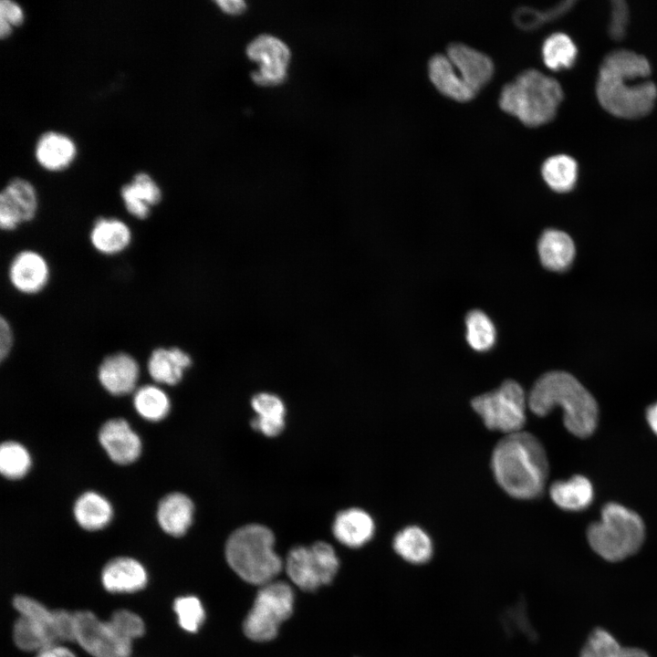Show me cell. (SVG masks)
Wrapping results in <instances>:
<instances>
[{
	"label": "cell",
	"mask_w": 657,
	"mask_h": 657,
	"mask_svg": "<svg viewBox=\"0 0 657 657\" xmlns=\"http://www.w3.org/2000/svg\"><path fill=\"white\" fill-rule=\"evenodd\" d=\"M651 65L642 55L614 50L603 59L596 85L601 107L615 117L637 119L647 115L657 99V87L646 79Z\"/></svg>",
	"instance_id": "cell-1"
},
{
	"label": "cell",
	"mask_w": 657,
	"mask_h": 657,
	"mask_svg": "<svg viewBox=\"0 0 657 657\" xmlns=\"http://www.w3.org/2000/svg\"><path fill=\"white\" fill-rule=\"evenodd\" d=\"M246 54L250 59L259 63V69L251 74L256 84L274 86L285 80L290 50L279 38L261 35L249 43Z\"/></svg>",
	"instance_id": "cell-11"
},
{
	"label": "cell",
	"mask_w": 657,
	"mask_h": 657,
	"mask_svg": "<svg viewBox=\"0 0 657 657\" xmlns=\"http://www.w3.org/2000/svg\"><path fill=\"white\" fill-rule=\"evenodd\" d=\"M14 345V333L9 321L5 318H0V359L4 360L8 357Z\"/></svg>",
	"instance_id": "cell-42"
},
{
	"label": "cell",
	"mask_w": 657,
	"mask_h": 657,
	"mask_svg": "<svg viewBox=\"0 0 657 657\" xmlns=\"http://www.w3.org/2000/svg\"><path fill=\"white\" fill-rule=\"evenodd\" d=\"M513 20L516 25L524 30H532L548 22L545 11H539L529 6H520L515 12Z\"/></svg>",
	"instance_id": "cell-40"
},
{
	"label": "cell",
	"mask_w": 657,
	"mask_h": 657,
	"mask_svg": "<svg viewBox=\"0 0 657 657\" xmlns=\"http://www.w3.org/2000/svg\"><path fill=\"white\" fill-rule=\"evenodd\" d=\"M73 515L82 528L95 531L105 527L110 522L113 509L111 504L103 495L88 491L76 500Z\"/></svg>",
	"instance_id": "cell-27"
},
{
	"label": "cell",
	"mask_w": 657,
	"mask_h": 657,
	"mask_svg": "<svg viewBox=\"0 0 657 657\" xmlns=\"http://www.w3.org/2000/svg\"><path fill=\"white\" fill-rule=\"evenodd\" d=\"M117 631L130 641L141 637L145 632L143 620L136 613L128 610L114 611L109 620Z\"/></svg>",
	"instance_id": "cell-38"
},
{
	"label": "cell",
	"mask_w": 657,
	"mask_h": 657,
	"mask_svg": "<svg viewBox=\"0 0 657 657\" xmlns=\"http://www.w3.org/2000/svg\"><path fill=\"white\" fill-rule=\"evenodd\" d=\"M216 4L226 14L239 15L246 7L245 3L241 0H218Z\"/></svg>",
	"instance_id": "cell-44"
},
{
	"label": "cell",
	"mask_w": 657,
	"mask_h": 657,
	"mask_svg": "<svg viewBox=\"0 0 657 657\" xmlns=\"http://www.w3.org/2000/svg\"><path fill=\"white\" fill-rule=\"evenodd\" d=\"M629 17V7L625 1H611L609 34L612 39L621 40L625 36Z\"/></svg>",
	"instance_id": "cell-39"
},
{
	"label": "cell",
	"mask_w": 657,
	"mask_h": 657,
	"mask_svg": "<svg viewBox=\"0 0 657 657\" xmlns=\"http://www.w3.org/2000/svg\"><path fill=\"white\" fill-rule=\"evenodd\" d=\"M293 607L294 592L288 584L271 581L263 585L244 620L245 636L255 641L274 639L280 624L291 616Z\"/></svg>",
	"instance_id": "cell-7"
},
{
	"label": "cell",
	"mask_w": 657,
	"mask_h": 657,
	"mask_svg": "<svg viewBox=\"0 0 657 657\" xmlns=\"http://www.w3.org/2000/svg\"><path fill=\"white\" fill-rule=\"evenodd\" d=\"M120 196L128 213L144 220L151 214V207L158 204L162 192L157 183L145 172L137 173L130 183L123 185Z\"/></svg>",
	"instance_id": "cell-23"
},
{
	"label": "cell",
	"mask_w": 657,
	"mask_h": 657,
	"mask_svg": "<svg viewBox=\"0 0 657 657\" xmlns=\"http://www.w3.org/2000/svg\"><path fill=\"white\" fill-rule=\"evenodd\" d=\"M549 495L554 504L561 509L581 511L592 503L594 490L587 477L577 474L568 480L553 483Z\"/></svg>",
	"instance_id": "cell-26"
},
{
	"label": "cell",
	"mask_w": 657,
	"mask_h": 657,
	"mask_svg": "<svg viewBox=\"0 0 657 657\" xmlns=\"http://www.w3.org/2000/svg\"><path fill=\"white\" fill-rule=\"evenodd\" d=\"M36 657H76L67 647L53 644L37 652Z\"/></svg>",
	"instance_id": "cell-43"
},
{
	"label": "cell",
	"mask_w": 657,
	"mask_h": 657,
	"mask_svg": "<svg viewBox=\"0 0 657 657\" xmlns=\"http://www.w3.org/2000/svg\"><path fill=\"white\" fill-rule=\"evenodd\" d=\"M193 363L188 352L179 347H159L149 356L147 369L157 383L176 385Z\"/></svg>",
	"instance_id": "cell-18"
},
{
	"label": "cell",
	"mask_w": 657,
	"mask_h": 657,
	"mask_svg": "<svg viewBox=\"0 0 657 657\" xmlns=\"http://www.w3.org/2000/svg\"><path fill=\"white\" fill-rule=\"evenodd\" d=\"M393 549L407 562L423 564L431 559L433 545L430 536L422 527L409 526L395 535Z\"/></svg>",
	"instance_id": "cell-29"
},
{
	"label": "cell",
	"mask_w": 657,
	"mask_h": 657,
	"mask_svg": "<svg viewBox=\"0 0 657 657\" xmlns=\"http://www.w3.org/2000/svg\"><path fill=\"white\" fill-rule=\"evenodd\" d=\"M13 639L20 650L26 652H38L57 642L48 625L24 616H20L14 624Z\"/></svg>",
	"instance_id": "cell-30"
},
{
	"label": "cell",
	"mask_w": 657,
	"mask_h": 657,
	"mask_svg": "<svg viewBox=\"0 0 657 657\" xmlns=\"http://www.w3.org/2000/svg\"><path fill=\"white\" fill-rule=\"evenodd\" d=\"M256 417L251 421L255 431L266 436L278 435L285 427L286 407L283 401L276 394L260 392L251 400Z\"/></svg>",
	"instance_id": "cell-25"
},
{
	"label": "cell",
	"mask_w": 657,
	"mask_h": 657,
	"mask_svg": "<svg viewBox=\"0 0 657 657\" xmlns=\"http://www.w3.org/2000/svg\"><path fill=\"white\" fill-rule=\"evenodd\" d=\"M527 405L537 416H545L559 406L565 427L579 438L590 436L598 425L596 400L575 377L565 371L543 374L532 387Z\"/></svg>",
	"instance_id": "cell-3"
},
{
	"label": "cell",
	"mask_w": 657,
	"mask_h": 657,
	"mask_svg": "<svg viewBox=\"0 0 657 657\" xmlns=\"http://www.w3.org/2000/svg\"><path fill=\"white\" fill-rule=\"evenodd\" d=\"M180 627L188 632H196L205 620V611L200 600L195 596H182L173 602Z\"/></svg>",
	"instance_id": "cell-37"
},
{
	"label": "cell",
	"mask_w": 657,
	"mask_h": 657,
	"mask_svg": "<svg viewBox=\"0 0 657 657\" xmlns=\"http://www.w3.org/2000/svg\"><path fill=\"white\" fill-rule=\"evenodd\" d=\"M374 531L373 518L360 508L340 511L332 525L336 539L349 548L362 547L372 538Z\"/></svg>",
	"instance_id": "cell-20"
},
{
	"label": "cell",
	"mask_w": 657,
	"mask_h": 657,
	"mask_svg": "<svg viewBox=\"0 0 657 657\" xmlns=\"http://www.w3.org/2000/svg\"><path fill=\"white\" fill-rule=\"evenodd\" d=\"M140 376L137 360L129 353L116 352L107 356L98 369L101 386L110 394L124 395L133 391Z\"/></svg>",
	"instance_id": "cell-16"
},
{
	"label": "cell",
	"mask_w": 657,
	"mask_h": 657,
	"mask_svg": "<svg viewBox=\"0 0 657 657\" xmlns=\"http://www.w3.org/2000/svg\"><path fill=\"white\" fill-rule=\"evenodd\" d=\"M23 21V11L21 7L11 0H1L0 2V22L12 26H18Z\"/></svg>",
	"instance_id": "cell-41"
},
{
	"label": "cell",
	"mask_w": 657,
	"mask_h": 657,
	"mask_svg": "<svg viewBox=\"0 0 657 657\" xmlns=\"http://www.w3.org/2000/svg\"><path fill=\"white\" fill-rule=\"evenodd\" d=\"M542 58L545 65L554 71L569 68L577 57V47L564 33H553L543 42Z\"/></svg>",
	"instance_id": "cell-33"
},
{
	"label": "cell",
	"mask_w": 657,
	"mask_h": 657,
	"mask_svg": "<svg viewBox=\"0 0 657 657\" xmlns=\"http://www.w3.org/2000/svg\"><path fill=\"white\" fill-rule=\"evenodd\" d=\"M50 278L47 259L31 249L16 253L8 266V279L17 292L36 295L44 290Z\"/></svg>",
	"instance_id": "cell-13"
},
{
	"label": "cell",
	"mask_w": 657,
	"mask_h": 657,
	"mask_svg": "<svg viewBox=\"0 0 657 657\" xmlns=\"http://www.w3.org/2000/svg\"><path fill=\"white\" fill-rule=\"evenodd\" d=\"M466 341L476 351H487L495 343L496 330L490 318L483 311L474 309L465 318Z\"/></svg>",
	"instance_id": "cell-34"
},
{
	"label": "cell",
	"mask_w": 657,
	"mask_h": 657,
	"mask_svg": "<svg viewBox=\"0 0 657 657\" xmlns=\"http://www.w3.org/2000/svg\"><path fill=\"white\" fill-rule=\"evenodd\" d=\"M99 441L108 456L116 464H129L141 453V441L122 418L107 421L99 432Z\"/></svg>",
	"instance_id": "cell-14"
},
{
	"label": "cell",
	"mask_w": 657,
	"mask_h": 657,
	"mask_svg": "<svg viewBox=\"0 0 657 657\" xmlns=\"http://www.w3.org/2000/svg\"><path fill=\"white\" fill-rule=\"evenodd\" d=\"M76 148L73 141L66 135L48 131L37 141L36 157L44 168L57 171L67 167L73 160Z\"/></svg>",
	"instance_id": "cell-28"
},
{
	"label": "cell",
	"mask_w": 657,
	"mask_h": 657,
	"mask_svg": "<svg viewBox=\"0 0 657 657\" xmlns=\"http://www.w3.org/2000/svg\"><path fill=\"white\" fill-rule=\"evenodd\" d=\"M471 404L490 430L511 434L526 422L527 398L516 381H505L497 389L474 397Z\"/></svg>",
	"instance_id": "cell-8"
},
{
	"label": "cell",
	"mask_w": 657,
	"mask_h": 657,
	"mask_svg": "<svg viewBox=\"0 0 657 657\" xmlns=\"http://www.w3.org/2000/svg\"><path fill=\"white\" fill-rule=\"evenodd\" d=\"M132 233L130 226L115 217H99L89 231L92 247L101 255L115 256L130 245Z\"/></svg>",
	"instance_id": "cell-21"
},
{
	"label": "cell",
	"mask_w": 657,
	"mask_h": 657,
	"mask_svg": "<svg viewBox=\"0 0 657 657\" xmlns=\"http://www.w3.org/2000/svg\"><path fill=\"white\" fill-rule=\"evenodd\" d=\"M37 196L26 180H11L0 193V227L11 232L32 221L37 211Z\"/></svg>",
	"instance_id": "cell-12"
},
{
	"label": "cell",
	"mask_w": 657,
	"mask_h": 657,
	"mask_svg": "<svg viewBox=\"0 0 657 657\" xmlns=\"http://www.w3.org/2000/svg\"><path fill=\"white\" fill-rule=\"evenodd\" d=\"M562 99V88L555 78L528 68L503 86L498 103L523 124L537 127L555 117Z\"/></svg>",
	"instance_id": "cell-4"
},
{
	"label": "cell",
	"mask_w": 657,
	"mask_h": 657,
	"mask_svg": "<svg viewBox=\"0 0 657 657\" xmlns=\"http://www.w3.org/2000/svg\"><path fill=\"white\" fill-rule=\"evenodd\" d=\"M148 580L145 568L130 557L110 560L102 569L101 582L112 593H132L142 589Z\"/></svg>",
	"instance_id": "cell-17"
},
{
	"label": "cell",
	"mask_w": 657,
	"mask_h": 657,
	"mask_svg": "<svg viewBox=\"0 0 657 657\" xmlns=\"http://www.w3.org/2000/svg\"><path fill=\"white\" fill-rule=\"evenodd\" d=\"M537 251L542 265L552 271L568 269L575 256V245L570 236L556 229L543 232Z\"/></svg>",
	"instance_id": "cell-24"
},
{
	"label": "cell",
	"mask_w": 657,
	"mask_h": 657,
	"mask_svg": "<svg viewBox=\"0 0 657 657\" xmlns=\"http://www.w3.org/2000/svg\"><path fill=\"white\" fill-rule=\"evenodd\" d=\"M541 174L550 189L558 193L573 189L578 178L576 161L566 154H556L548 158L541 166Z\"/></svg>",
	"instance_id": "cell-31"
},
{
	"label": "cell",
	"mask_w": 657,
	"mask_h": 657,
	"mask_svg": "<svg viewBox=\"0 0 657 657\" xmlns=\"http://www.w3.org/2000/svg\"><path fill=\"white\" fill-rule=\"evenodd\" d=\"M620 657H651L643 649L637 647H623Z\"/></svg>",
	"instance_id": "cell-46"
},
{
	"label": "cell",
	"mask_w": 657,
	"mask_h": 657,
	"mask_svg": "<svg viewBox=\"0 0 657 657\" xmlns=\"http://www.w3.org/2000/svg\"><path fill=\"white\" fill-rule=\"evenodd\" d=\"M622 650L611 632L597 627L587 637L579 657H620Z\"/></svg>",
	"instance_id": "cell-36"
},
{
	"label": "cell",
	"mask_w": 657,
	"mask_h": 657,
	"mask_svg": "<svg viewBox=\"0 0 657 657\" xmlns=\"http://www.w3.org/2000/svg\"><path fill=\"white\" fill-rule=\"evenodd\" d=\"M500 487L517 499H534L544 491L548 462L539 440L527 432L506 434L495 445L491 458Z\"/></svg>",
	"instance_id": "cell-2"
},
{
	"label": "cell",
	"mask_w": 657,
	"mask_h": 657,
	"mask_svg": "<svg viewBox=\"0 0 657 657\" xmlns=\"http://www.w3.org/2000/svg\"><path fill=\"white\" fill-rule=\"evenodd\" d=\"M194 513L193 501L182 493L166 495L159 503L156 517L161 528L172 537L184 535L192 525Z\"/></svg>",
	"instance_id": "cell-22"
},
{
	"label": "cell",
	"mask_w": 657,
	"mask_h": 657,
	"mask_svg": "<svg viewBox=\"0 0 657 657\" xmlns=\"http://www.w3.org/2000/svg\"><path fill=\"white\" fill-rule=\"evenodd\" d=\"M428 75L438 91L454 100L466 102L476 95L461 78L446 54L438 53L431 57Z\"/></svg>",
	"instance_id": "cell-19"
},
{
	"label": "cell",
	"mask_w": 657,
	"mask_h": 657,
	"mask_svg": "<svg viewBox=\"0 0 657 657\" xmlns=\"http://www.w3.org/2000/svg\"><path fill=\"white\" fill-rule=\"evenodd\" d=\"M75 641L92 657H130L131 641L89 610L75 612Z\"/></svg>",
	"instance_id": "cell-10"
},
{
	"label": "cell",
	"mask_w": 657,
	"mask_h": 657,
	"mask_svg": "<svg viewBox=\"0 0 657 657\" xmlns=\"http://www.w3.org/2000/svg\"><path fill=\"white\" fill-rule=\"evenodd\" d=\"M646 420L652 431L657 435V402L647 409Z\"/></svg>",
	"instance_id": "cell-45"
},
{
	"label": "cell",
	"mask_w": 657,
	"mask_h": 657,
	"mask_svg": "<svg viewBox=\"0 0 657 657\" xmlns=\"http://www.w3.org/2000/svg\"><path fill=\"white\" fill-rule=\"evenodd\" d=\"M590 548L609 562H620L636 554L645 539V526L634 511L617 503H608L600 521L587 529Z\"/></svg>",
	"instance_id": "cell-6"
},
{
	"label": "cell",
	"mask_w": 657,
	"mask_h": 657,
	"mask_svg": "<svg viewBox=\"0 0 657 657\" xmlns=\"http://www.w3.org/2000/svg\"><path fill=\"white\" fill-rule=\"evenodd\" d=\"M339 561L333 547L318 541L309 547L293 548L286 559V570L294 584L305 591H315L335 578Z\"/></svg>",
	"instance_id": "cell-9"
},
{
	"label": "cell",
	"mask_w": 657,
	"mask_h": 657,
	"mask_svg": "<svg viewBox=\"0 0 657 657\" xmlns=\"http://www.w3.org/2000/svg\"><path fill=\"white\" fill-rule=\"evenodd\" d=\"M446 56L476 94L494 75L495 66L489 56L465 44L451 43L446 48Z\"/></svg>",
	"instance_id": "cell-15"
},
{
	"label": "cell",
	"mask_w": 657,
	"mask_h": 657,
	"mask_svg": "<svg viewBox=\"0 0 657 657\" xmlns=\"http://www.w3.org/2000/svg\"><path fill=\"white\" fill-rule=\"evenodd\" d=\"M133 405L136 412L150 422L162 420L168 415L171 408L166 392L153 384L141 386L135 391Z\"/></svg>",
	"instance_id": "cell-32"
},
{
	"label": "cell",
	"mask_w": 657,
	"mask_h": 657,
	"mask_svg": "<svg viewBox=\"0 0 657 657\" xmlns=\"http://www.w3.org/2000/svg\"><path fill=\"white\" fill-rule=\"evenodd\" d=\"M31 467V456L26 448L15 441H6L0 446V472L7 479L24 477Z\"/></svg>",
	"instance_id": "cell-35"
},
{
	"label": "cell",
	"mask_w": 657,
	"mask_h": 657,
	"mask_svg": "<svg viewBox=\"0 0 657 657\" xmlns=\"http://www.w3.org/2000/svg\"><path fill=\"white\" fill-rule=\"evenodd\" d=\"M274 534L268 527L246 525L228 537L225 558L242 579L263 586L273 581L282 569V560L274 550Z\"/></svg>",
	"instance_id": "cell-5"
}]
</instances>
